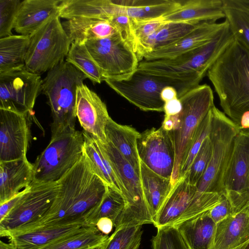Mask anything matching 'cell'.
Listing matches in <instances>:
<instances>
[{
    "label": "cell",
    "instance_id": "d4e9b609",
    "mask_svg": "<svg viewBox=\"0 0 249 249\" xmlns=\"http://www.w3.org/2000/svg\"><path fill=\"white\" fill-rule=\"evenodd\" d=\"M62 24L71 43L85 44L117 32L108 21L99 18L76 17L67 19Z\"/></svg>",
    "mask_w": 249,
    "mask_h": 249
},
{
    "label": "cell",
    "instance_id": "30bf717a",
    "mask_svg": "<svg viewBox=\"0 0 249 249\" xmlns=\"http://www.w3.org/2000/svg\"><path fill=\"white\" fill-rule=\"evenodd\" d=\"M222 190L234 213L249 202V130H240L235 138L223 175Z\"/></svg>",
    "mask_w": 249,
    "mask_h": 249
},
{
    "label": "cell",
    "instance_id": "4316f807",
    "mask_svg": "<svg viewBox=\"0 0 249 249\" xmlns=\"http://www.w3.org/2000/svg\"><path fill=\"white\" fill-rule=\"evenodd\" d=\"M107 141L110 142L134 168L141 177L140 159L137 141L141 133L129 126L119 124L111 118L105 128Z\"/></svg>",
    "mask_w": 249,
    "mask_h": 249
},
{
    "label": "cell",
    "instance_id": "9c48e42d",
    "mask_svg": "<svg viewBox=\"0 0 249 249\" xmlns=\"http://www.w3.org/2000/svg\"><path fill=\"white\" fill-rule=\"evenodd\" d=\"M85 45L106 79H128L137 70L139 62L135 53L118 32L107 37L88 41Z\"/></svg>",
    "mask_w": 249,
    "mask_h": 249
},
{
    "label": "cell",
    "instance_id": "d590c367",
    "mask_svg": "<svg viewBox=\"0 0 249 249\" xmlns=\"http://www.w3.org/2000/svg\"><path fill=\"white\" fill-rule=\"evenodd\" d=\"M224 12L234 38L249 50V11L225 7Z\"/></svg>",
    "mask_w": 249,
    "mask_h": 249
},
{
    "label": "cell",
    "instance_id": "f1b7e54d",
    "mask_svg": "<svg viewBox=\"0 0 249 249\" xmlns=\"http://www.w3.org/2000/svg\"><path fill=\"white\" fill-rule=\"evenodd\" d=\"M140 173L144 199L154 222L172 189L170 179L157 174L141 160Z\"/></svg>",
    "mask_w": 249,
    "mask_h": 249
},
{
    "label": "cell",
    "instance_id": "7402d4cb",
    "mask_svg": "<svg viewBox=\"0 0 249 249\" xmlns=\"http://www.w3.org/2000/svg\"><path fill=\"white\" fill-rule=\"evenodd\" d=\"M249 240V211L244 208L216 224L212 249H233Z\"/></svg>",
    "mask_w": 249,
    "mask_h": 249
},
{
    "label": "cell",
    "instance_id": "3957f363",
    "mask_svg": "<svg viewBox=\"0 0 249 249\" xmlns=\"http://www.w3.org/2000/svg\"><path fill=\"white\" fill-rule=\"evenodd\" d=\"M207 75L223 112L238 127L243 114L249 112V50L234 38Z\"/></svg>",
    "mask_w": 249,
    "mask_h": 249
},
{
    "label": "cell",
    "instance_id": "db71d44e",
    "mask_svg": "<svg viewBox=\"0 0 249 249\" xmlns=\"http://www.w3.org/2000/svg\"><path fill=\"white\" fill-rule=\"evenodd\" d=\"M245 208H246L249 211V202L247 204Z\"/></svg>",
    "mask_w": 249,
    "mask_h": 249
},
{
    "label": "cell",
    "instance_id": "6da1fadb",
    "mask_svg": "<svg viewBox=\"0 0 249 249\" xmlns=\"http://www.w3.org/2000/svg\"><path fill=\"white\" fill-rule=\"evenodd\" d=\"M227 22L216 36L205 44L173 58L143 59L139 62L137 70L173 87L179 98L199 85L209 68L234 39Z\"/></svg>",
    "mask_w": 249,
    "mask_h": 249
},
{
    "label": "cell",
    "instance_id": "8992f818",
    "mask_svg": "<svg viewBox=\"0 0 249 249\" xmlns=\"http://www.w3.org/2000/svg\"><path fill=\"white\" fill-rule=\"evenodd\" d=\"M178 99L182 106L180 124L178 129L169 132L175 149V163L170 179L172 188L179 178L181 169L199 125L214 106L213 91L206 84L199 85Z\"/></svg>",
    "mask_w": 249,
    "mask_h": 249
},
{
    "label": "cell",
    "instance_id": "ba28073f",
    "mask_svg": "<svg viewBox=\"0 0 249 249\" xmlns=\"http://www.w3.org/2000/svg\"><path fill=\"white\" fill-rule=\"evenodd\" d=\"M82 131L75 130L51 139L33 165V180L36 183L58 181L84 155Z\"/></svg>",
    "mask_w": 249,
    "mask_h": 249
},
{
    "label": "cell",
    "instance_id": "277c9868",
    "mask_svg": "<svg viewBox=\"0 0 249 249\" xmlns=\"http://www.w3.org/2000/svg\"><path fill=\"white\" fill-rule=\"evenodd\" d=\"M87 76L64 61L47 72L41 92L47 98L53 119L51 139L76 130V90Z\"/></svg>",
    "mask_w": 249,
    "mask_h": 249
},
{
    "label": "cell",
    "instance_id": "e0dca14e",
    "mask_svg": "<svg viewBox=\"0 0 249 249\" xmlns=\"http://www.w3.org/2000/svg\"><path fill=\"white\" fill-rule=\"evenodd\" d=\"M226 22V19L221 23L198 24L190 33L175 42L147 53L144 56L143 59L173 58L197 48L213 39Z\"/></svg>",
    "mask_w": 249,
    "mask_h": 249
},
{
    "label": "cell",
    "instance_id": "e575fe53",
    "mask_svg": "<svg viewBox=\"0 0 249 249\" xmlns=\"http://www.w3.org/2000/svg\"><path fill=\"white\" fill-rule=\"evenodd\" d=\"M142 233V225L115 230L109 236L104 249H139Z\"/></svg>",
    "mask_w": 249,
    "mask_h": 249
},
{
    "label": "cell",
    "instance_id": "8d00e7d4",
    "mask_svg": "<svg viewBox=\"0 0 249 249\" xmlns=\"http://www.w3.org/2000/svg\"><path fill=\"white\" fill-rule=\"evenodd\" d=\"M197 25L184 22H165L157 31L153 50L175 42L190 33Z\"/></svg>",
    "mask_w": 249,
    "mask_h": 249
},
{
    "label": "cell",
    "instance_id": "8fae6325",
    "mask_svg": "<svg viewBox=\"0 0 249 249\" xmlns=\"http://www.w3.org/2000/svg\"><path fill=\"white\" fill-rule=\"evenodd\" d=\"M42 79L25 66L0 73V109L31 114L41 91Z\"/></svg>",
    "mask_w": 249,
    "mask_h": 249
},
{
    "label": "cell",
    "instance_id": "9a60e30c",
    "mask_svg": "<svg viewBox=\"0 0 249 249\" xmlns=\"http://www.w3.org/2000/svg\"><path fill=\"white\" fill-rule=\"evenodd\" d=\"M30 114L0 109V161L27 158L31 139Z\"/></svg>",
    "mask_w": 249,
    "mask_h": 249
},
{
    "label": "cell",
    "instance_id": "1f68e13d",
    "mask_svg": "<svg viewBox=\"0 0 249 249\" xmlns=\"http://www.w3.org/2000/svg\"><path fill=\"white\" fill-rule=\"evenodd\" d=\"M109 236L96 226L86 225L78 231L39 249H93L103 245Z\"/></svg>",
    "mask_w": 249,
    "mask_h": 249
},
{
    "label": "cell",
    "instance_id": "5bb4252c",
    "mask_svg": "<svg viewBox=\"0 0 249 249\" xmlns=\"http://www.w3.org/2000/svg\"><path fill=\"white\" fill-rule=\"evenodd\" d=\"M140 160L153 171L171 179L175 160V149L169 132L161 127L141 133L137 141Z\"/></svg>",
    "mask_w": 249,
    "mask_h": 249
},
{
    "label": "cell",
    "instance_id": "484cf974",
    "mask_svg": "<svg viewBox=\"0 0 249 249\" xmlns=\"http://www.w3.org/2000/svg\"><path fill=\"white\" fill-rule=\"evenodd\" d=\"M84 138V153L95 174L108 186L122 194L124 200L126 192L97 140L82 131Z\"/></svg>",
    "mask_w": 249,
    "mask_h": 249
},
{
    "label": "cell",
    "instance_id": "f546056e",
    "mask_svg": "<svg viewBox=\"0 0 249 249\" xmlns=\"http://www.w3.org/2000/svg\"><path fill=\"white\" fill-rule=\"evenodd\" d=\"M121 14L131 19L146 20L162 18L179 8L182 0H115Z\"/></svg>",
    "mask_w": 249,
    "mask_h": 249
},
{
    "label": "cell",
    "instance_id": "4dcf8cb0",
    "mask_svg": "<svg viewBox=\"0 0 249 249\" xmlns=\"http://www.w3.org/2000/svg\"><path fill=\"white\" fill-rule=\"evenodd\" d=\"M30 36L11 35L0 38V73L25 66Z\"/></svg>",
    "mask_w": 249,
    "mask_h": 249
},
{
    "label": "cell",
    "instance_id": "681fc988",
    "mask_svg": "<svg viewBox=\"0 0 249 249\" xmlns=\"http://www.w3.org/2000/svg\"><path fill=\"white\" fill-rule=\"evenodd\" d=\"M160 97L164 103L178 98L177 91L171 86H166L161 91Z\"/></svg>",
    "mask_w": 249,
    "mask_h": 249
},
{
    "label": "cell",
    "instance_id": "ee69618b",
    "mask_svg": "<svg viewBox=\"0 0 249 249\" xmlns=\"http://www.w3.org/2000/svg\"><path fill=\"white\" fill-rule=\"evenodd\" d=\"M208 213L216 224L234 213L229 201L222 195L220 201L209 210Z\"/></svg>",
    "mask_w": 249,
    "mask_h": 249
},
{
    "label": "cell",
    "instance_id": "7a4b0ae2",
    "mask_svg": "<svg viewBox=\"0 0 249 249\" xmlns=\"http://www.w3.org/2000/svg\"><path fill=\"white\" fill-rule=\"evenodd\" d=\"M58 182V192L46 214L55 224H87L85 217L100 203L108 187L94 172L84 153Z\"/></svg>",
    "mask_w": 249,
    "mask_h": 249
},
{
    "label": "cell",
    "instance_id": "603a6c76",
    "mask_svg": "<svg viewBox=\"0 0 249 249\" xmlns=\"http://www.w3.org/2000/svg\"><path fill=\"white\" fill-rule=\"evenodd\" d=\"M172 226L177 229L189 249H212L216 223L208 211Z\"/></svg>",
    "mask_w": 249,
    "mask_h": 249
},
{
    "label": "cell",
    "instance_id": "f907efd6",
    "mask_svg": "<svg viewBox=\"0 0 249 249\" xmlns=\"http://www.w3.org/2000/svg\"><path fill=\"white\" fill-rule=\"evenodd\" d=\"M0 249H18L14 245L10 243H6L2 241L0 242Z\"/></svg>",
    "mask_w": 249,
    "mask_h": 249
},
{
    "label": "cell",
    "instance_id": "4fadbf2b",
    "mask_svg": "<svg viewBox=\"0 0 249 249\" xmlns=\"http://www.w3.org/2000/svg\"><path fill=\"white\" fill-rule=\"evenodd\" d=\"M106 83L118 94L144 111H163L160 93L169 85L159 79L137 70L128 79H106Z\"/></svg>",
    "mask_w": 249,
    "mask_h": 249
},
{
    "label": "cell",
    "instance_id": "5b68a950",
    "mask_svg": "<svg viewBox=\"0 0 249 249\" xmlns=\"http://www.w3.org/2000/svg\"><path fill=\"white\" fill-rule=\"evenodd\" d=\"M209 137L213 154L209 165L196 185L194 196H204L219 201L223 195L222 181L235 138L240 130L226 114L214 106L211 109Z\"/></svg>",
    "mask_w": 249,
    "mask_h": 249
},
{
    "label": "cell",
    "instance_id": "f6af8a7d",
    "mask_svg": "<svg viewBox=\"0 0 249 249\" xmlns=\"http://www.w3.org/2000/svg\"><path fill=\"white\" fill-rule=\"evenodd\" d=\"M28 187L7 201L2 204H0V221L4 218L9 213L19 202L26 192Z\"/></svg>",
    "mask_w": 249,
    "mask_h": 249
},
{
    "label": "cell",
    "instance_id": "816d5d0a",
    "mask_svg": "<svg viewBox=\"0 0 249 249\" xmlns=\"http://www.w3.org/2000/svg\"><path fill=\"white\" fill-rule=\"evenodd\" d=\"M233 249H249V240L243 245Z\"/></svg>",
    "mask_w": 249,
    "mask_h": 249
},
{
    "label": "cell",
    "instance_id": "52a82bcc",
    "mask_svg": "<svg viewBox=\"0 0 249 249\" xmlns=\"http://www.w3.org/2000/svg\"><path fill=\"white\" fill-rule=\"evenodd\" d=\"M60 18L59 14L54 16L30 36L25 68L30 72L40 75L66 58L71 43Z\"/></svg>",
    "mask_w": 249,
    "mask_h": 249
},
{
    "label": "cell",
    "instance_id": "74e56055",
    "mask_svg": "<svg viewBox=\"0 0 249 249\" xmlns=\"http://www.w3.org/2000/svg\"><path fill=\"white\" fill-rule=\"evenodd\" d=\"M151 243L153 249H189L177 229L172 225L157 228Z\"/></svg>",
    "mask_w": 249,
    "mask_h": 249
},
{
    "label": "cell",
    "instance_id": "d6a6232c",
    "mask_svg": "<svg viewBox=\"0 0 249 249\" xmlns=\"http://www.w3.org/2000/svg\"><path fill=\"white\" fill-rule=\"evenodd\" d=\"M65 61L83 72L94 84H100L106 79L85 44L72 43Z\"/></svg>",
    "mask_w": 249,
    "mask_h": 249
},
{
    "label": "cell",
    "instance_id": "ab89813d",
    "mask_svg": "<svg viewBox=\"0 0 249 249\" xmlns=\"http://www.w3.org/2000/svg\"><path fill=\"white\" fill-rule=\"evenodd\" d=\"M211 125V112L210 110L197 128L186 160L181 169L179 178L184 176L186 173L189 171L193 161L204 141L209 135Z\"/></svg>",
    "mask_w": 249,
    "mask_h": 249
},
{
    "label": "cell",
    "instance_id": "bcb514c9",
    "mask_svg": "<svg viewBox=\"0 0 249 249\" xmlns=\"http://www.w3.org/2000/svg\"><path fill=\"white\" fill-rule=\"evenodd\" d=\"M182 106L179 99L175 98L164 103L163 111L166 116L175 115L180 113L182 110Z\"/></svg>",
    "mask_w": 249,
    "mask_h": 249
},
{
    "label": "cell",
    "instance_id": "b9f144b4",
    "mask_svg": "<svg viewBox=\"0 0 249 249\" xmlns=\"http://www.w3.org/2000/svg\"><path fill=\"white\" fill-rule=\"evenodd\" d=\"M108 21L119 33L123 38L130 45L134 51L136 41L131 18L124 14H117L111 16Z\"/></svg>",
    "mask_w": 249,
    "mask_h": 249
},
{
    "label": "cell",
    "instance_id": "ffe728a7",
    "mask_svg": "<svg viewBox=\"0 0 249 249\" xmlns=\"http://www.w3.org/2000/svg\"><path fill=\"white\" fill-rule=\"evenodd\" d=\"M224 8L223 0H182L179 8L162 18L165 22L213 23L226 18Z\"/></svg>",
    "mask_w": 249,
    "mask_h": 249
},
{
    "label": "cell",
    "instance_id": "c3c4849f",
    "mask_svg": "<svg viewBox=\"0 0 249 249\" xmlns=\"http://www.w3.org/2000/svg\"><path fill=\"white\" fill-rule=\"evenodd\" d=\"M95 226L101 233L108 235L112 231L114 224L110 219L103 217L97 221Z\"/></svg>",
    "mask_w": 249,
    "mask_h": 249
},
{
    "label": "cell",
    "instance_id": "836d02e7",
    "mask_svg": "<svg viewBox=\"0 0 249 249\" xmlns=\"http://www.w3.org/2000/svg\"><path fill=\"white\" fill-rule=\"evenodd\" d=\"M125 201L121 193L108 186L107 191L100 203L85 217L86 223L95 226L103 217L110 219L114 224L122 213Z\"/></svg>",
    "mask_w": 249,
    "mask_h": 249
},
{
    "label": "cell",
    "instance_id": "7dc6e473",
    "mask_svg": "<svg viewBox=\"0 0 249 249\" xmlns=\"http://www.w3.org/2000/svg\"><path fill=\"white\" fill-rule=\"evenodd\" d=\"M180 113L172 116L165 115L161 127L165 131L170 132L178 129L180 124Z\"/></svg>",
    "mask_w": 249,
    "mask_h": 249
},
{
    "label": "cell",
    "instance_id": "cb8c5ba5",
    "mask_svg": "<svg viewBox=\"0 0 249 249\" xmlns=\"http://www.w3.org/2000/svg\"><path fill=\"white\" fill-rule=\"evenodd\" d=\"M59 17L66 19L86 17L107 20L120 14V8L115 0H61Z\"/></svg>",
    "mask_w": 249,
    "mask_h": 249
},
{
    "label": "cell",
    "instance_id": "83f0119b",
    "mask_svg": "<svg viewBox=\"0 0 249 249\" xmlns=\"http://www.w3.org/2000/svg\"><path fill=\"white\" fill-rule=\"evenodd\" d=\"M86 225H88L76 224L40 228L7 238L18 249H39L78 231Z\"/></svg>",
    "mask_w": 249,
    "mask_h": 249
},
{
    "label": "cell",
    "instance_id": "f35d334b",
    "mask_svg": "<svg viewBox=\"0 0 249 249\" xmlns=\"http://www.w3.org/2000/svg\"><path fill=\"white\" fill-rule=\"evenodd\" d=\"M213 144L209 136L204 141L188 172L190 183L196 186L204 175L213 154Z\"/></svg>",
    "mask_w": 249,
    "mask_h": 249
},
{
    "label": "cell",
    "instance_id": "f5cc1de1",
    "mask_svg": "<svg viewBox=\"0 0 249 249\" xmlns=\"http://www.w3.org/2000/svg\"><path fill=\"white\" fill-rule=\"evenodd\" d=\"M106 242L103 245H102L100 247L93 249H104L105 248V246H106Z\"/></svg>",
    "mask_w": 249,
    "mask_h": 249
},
{
    "label": "cell",
    "instance_id": "ac0fdd59",
    "mask_svg": "<svg viewBox=\"0 0 249 249\" xmlns=\"http://www.w3.org/2000/svg\"><path fill=\"white\" fill-rule=\"evenodd\" d=\"M61 0H24L19 5L14 29L31 36L50 18L59 14Z\"/></svg>",
    "mask_w": 249,
    "mask_h": 249
},
{
    "label": "cell",
    "instance_id": "44dd1931",
    "mask_svg": "<svg viewBox=\"0 0 249 249\" xmlns=\"http://www.w3.org/2000/svg\"><path fill=\"white\" fill-rule=\"evenodd\" d=\"M33 180V165L27 158L0 161V204L29 186Z\"/></svg>",
    "mask_w": 249,
    "mask_h": 249
},
{
    "label": "cell",
    "instance_id": "7bdbcfd3",
    "mask_svg": "<svg viewBox=\"0 0 249 249\" xmlns=\"http://www.w3.org/2000/svg\"><path fill=\"white\" fill-rule=\"evenodd\" d=\"M131 20L136 45L138 42L157 31L165 23L162 18L146 20L131 18Z\"/></svg>",
    "mask_w": 249,
    "mask_h": 249
},
{
    "label": "cell",
    "instance_id": "60d3db41",
    "mask_svg": "<svg viewBox=\"0 0 249 249\" xmlns=\"http://www.w3.org/2000/svg\"><path fill=\"white\" fill-rule=\"evenodd\" d=\"M21 1L0 0V38L13 35L15 20Z\"/></svg>",
    "mask_w": 249,
    "mask_h": 249
},
{
    "label": "cell",
    "instance_id": "2e32d148",
    "mask_svg": "<svg viewBox=\"0 0 249 249\" xmlns=\"http://www.w3.org/2000/svg\"><path fill=\"white\" fill-rule=\"evenodd\" d=\"M76 117L83 131L102 143L107 142L106 126L111 118L106 104L85 84L76 90Z\"/></svg>",
    "mask_w": 249,
    "mask_h": 249
},
{
    "label": "cell",
    "instance_id": "d6986e66",
    "mask_svg": "<svg viewBox=\"0 0 249 249\" xmlns=\"http://www.w3.org/2000/svg\"><path fill=\"white\" fill-rule=\"evenodd\" d=\"M189 173L180 177L157 214L153 223L157 228L173 225L183 214L196 192V186L191 184Z\"/></svg>",
    "mask_w": 249,
    "mask_h": 249
},
{
    "label": "cell",
    "instance_id": "7c38bea8",
    "mask_svg": "<svg viewBox=\"0 0 249 249\" xmlns=\"http://www.w3.org/2000/svg\"><path fill=\"white\" fill-rule=\"evenodd\" d=\"M58 190V181L32 182L19 202L0 221V233L16 230L42 217L51 207Z\"/></svg>",
    "mask_w": 249,
    "mask_h": 249
}]
</instances>
